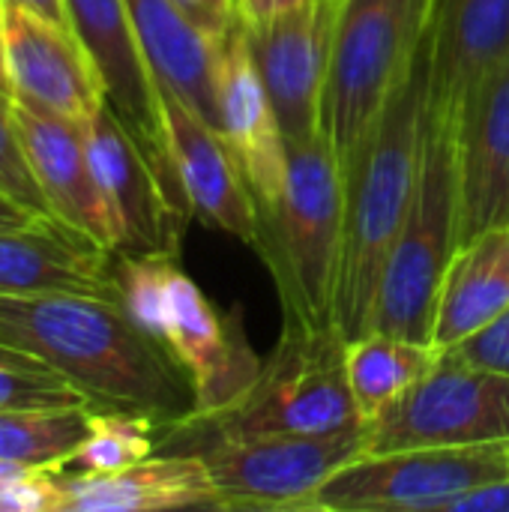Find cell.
<instances>
[{"label": "cell", "mask_w": 509, "mask_h": 512, "mask_svg": "<svg viewBox=\"0 0 509 512\" xmlns=\"http://www.w3.org/2000/svg\"><path fill=\"white\" fill-rule=\"evenodd\" d=\"M444 354H453L465 363L509 375V309H504L495 321H489L483 330H477L474 336H468L465 342H459L453 351H444Z\"/></svg>", "instance_id": "30"}, {"label": "cell", "mask_w": 509, "mask_h": 512, "mask_svg": "<svg viewBox=\"0 0 509 512\" xmlns=\"http://www.w3.org/2000/svg\"><path fill=\"white\" fill-rule=\"evenodd\" d=\"M348 339L336 324L309 327L285 321L279 345L255 384L225 411L159 432V453H186L213 438L333 435L366 429L345 372Z\"/></svg>", "instance_id": "3"}, {"label": "cell", "mask_w": 509, "mask_h": 512, "mask_svg": "<svg viewBox=\"0 0 509 512\" xmlns=\"http://www.w3.org/2000/svg\"><path fill=\"white\" fill-rule=\"evenodd\" d=\"M447 512H509V477L468 489L447 507Z\"/></svg>", "instance_id": "32"}, {"label": "cell", "mask_w": 509, "mask_h": 512, "mask_svg": "<svg viewBox=\"0 0 509 512\" xmlns=\"http://www.w3.org/2000/svg\"><path fill=\"white\" fill-rule=\"evenodd\" d=\"M42 213H33L15 201H9L6 195H0V231H12V228H24L30 225L33 219H39Z\"/></svg>", "instance_id": "34"}, {"label": "cell", "mask_w": 509, "mask_h": 512, "mask_svg": "<svg viewBox=\"0 0 509 512\" xmlns=\"http://www.w3.org/2000/svg\"><path fill=\"white\" fill-rule=\"evenodd\" d=\"M0 195H6L9 201L51 216L48 201L33 177L21 132H18V120H15V99L9 93H0Z\"/></svg>", "instance_id": "28"}, {"label": "cell", "mask_w": 509, "mask_h": 512, "mask_svg": "<svg viewBox=\"0 0 509 512\" xmlns=\"http://www.w3.org/2000/svg\"><path fill=\"white\" fill-rule=\"evenodd\" d=\"M509 309V222L462 243L441 282L432 345L444 354Z\"/></svg>", "instance_id": "23"}, {"label": "cell", "mask_w": 509, "mask_h": 512, "mask_svg": "<svg viewBox=\"0 0 509 512\" xmlns=\"http://www.w3.org/2000/svg\"><path fill=\"white\" fill-rule=\"evenodd\" d=\"M33 468H24V465H12V462H3L0 459V489L6 486V483H12V480H18L21 474H30Z\"/></svg>", "instance_id": "36"}, {"label": "cell", "mask_w": 509, "mask_h": 512, "mask_svg": "<svg viewBox=\"0 0 509 512\" xmlns=\"http://www.w3.org/2000/svg\"><path fill=\"white\" fill-rule=\"evenodd\" d=\"M87 150L114 222L117 255H177L192 213L186 192L105 102L87 123Z\"/></svg>", "instance_id": "11"}, {"label": "cell", "mask_w": 509, "mask_h": 512, "mask_svg": "<svg viewBox=\"0 0 509 512\" xmlns=\"http://www.w3.org/2000/svg\"><path fill=\"white\" fill-rule=\"evenodd\" d=\"M198 453L225 510H309L318 489L366 453V429L333 435L213 438Z\"/></svg>", "instance_id": "9"}, {"label": "cell", "mask_w": 509, "mask_h": 512, "mask_svg": "<svg viewBox=\"0 0 509 512\" xmlns=\"http://www.w3.org/2000/svg\"><path fill=\"white\" fill-rule=\"evenodd\" d=\"M345 231V165L324 132L288 141L279 198L261 210L258 252L270 267L285 321L336 324V279Z\"/></svg>", "instance_id": "4"}, {"label": "cell", "mask_w": 509, "mask_h": 512, "mask_svg": "<svg viewBox=\"0 0 509 512\" xmlns=\"http://www.w3.org/2000/svg\"><path fill=\"white\" fill-rule=\"evenodd\" d=\"M114 279L132 321L189 375L198 402L192 420L225 411L255 384L264 360L249 345L243 321L219 312L177 255H117Z\"/></svg>", "instance_id": "5"}, {"label": "cell", "mask_w": 509, "mask_h": 512, "mask_svg": "<svg viewBox=\"0 0 509 512\" xmlns=\"http://www.w3.org/2000/svg\"><path fill=\"white\" fill-rule=\"evenodd\" d=\"M474 444H509V375L453 354L366 429V453Z\"/></svg>", "instance_id": "10"}, {"label": "cell", "mask_w": 509, "mask_h": 512, "mask_svg": "<svg viewBox=\"0 0 509 512\" xmlns=\"http://www.w3.org/2000/svg\"><path fill=\"white\" fill-rule=\"evenodd\" d=\"M63 3H66L69 30L78 36V42L84 45L102 78L108 105L129 126V132L138 138L147 156L171 180H177L174 159L168 150V135H165L159 84L141 51L126 0H63Z\"/></svg>", "instance_id": "13"}, {"label": "cell", "mask_w": 509, "mask_h": 512, "mask_svg": "<svg viewBox=\"0 0 509 512\" xmlns=\"http://www.w3.org/2000/svg\"><path fill=\"white\" fill-rule=\"evenodd\" d=\"M159 426L144 414L93 408L90 432L81 447L57 468L63 474H117L156 453Z\"/></svg>", "instance_id": "26"}, {"label": "cell", "mask_w": 509, "mask_h": 512, "mask_svg": "<svg viewBox=\"0 0 509 512\" xmlns=\"http://www.w3.org/2000/svg\"><path fill=\"white\" fill-rule=\"evenodd\" d=\"M432 105L429 30L378 120L345 165V231L336 279V327L345 339L369 330L384 261L414 198Z\"/></svg>", "instance_id": "2"}, {"label": "cell", "mask_w": 509, "mask_h": 512, "mask_svg": "<svg viewBox=\"0 0 509 512\" xmlns=\"http://www.w3.org/2000/svg\"><path fill=\"white\" fill-rule=\"evenodd\" d=\"M12 3H18V6H24V9H30V12H39V15H45V18H51V21L69 27L66 3H63V0H12Z\"/></svg>", "instance_id": "35"}, {"label": "cell", "mask_w": 509, "mask_h": 512, "mask_svg": "<svg viewBox=\"0 0 509 512\" xmlns=\"http://www.w3.org/2000/svg\"><path fill=\"white\" fill-rule=\"evenodd\" d=\"M432 0H339L321 132L345 162L411 66Z\"/></svg>", "instance_id": "7"}, {"label": "cell", "mask_w": 509, "mask_h": 512, "mask_svg": "<svg viewBox=\"0 0 509 512\" xmlns=\"http://www.w3.org/2000/svg\"><path fill=\"white\" fill-rule=\"evenodd\" d=\"M509 477V444L363 453L312 498L327 512H447L474 486Z\"/></svg>", "instance_id": "8"}, {"label": "cell", "mask_w": 509, "mask_h": 512, "mask_svg": "<svg viewBox=\"0 0 509 512\" xmlns=\"http://www.w3.org/2000/svg\"><path fill=\"white\" fill-rule=\"evenodd\" d=\"M141 51L156 84L177 93L207 123L219 129L216 114V54L219 42L201 33L174 0H126Z\"/></svg>", "instance_id": "22"}, {"label": "cell", "mask_w": 509, "mask_h": 512, "mask_svg": "<svg viewBox=\"0 0 509 512\" xmlns=\"http://www.w3.org/2000/svg\"><path fill=\"white\" fill-rule=\"evenodd\" d=\"M462 240L456 123L429 105L411 207L384 261L369 330L432 345L441 282ZM366 330V333H369Z\"/></svg>", "instance_id": "6"}, {"label": "cell", "mask_w": 509, "mask_h": 512, "mask_svg": "<svg viewBox=\"0 0 509 512\" xmlns=\"http://www.w3.org/2000/svg\"><path fill=\"white\" fill-rule=\"evenodd\" d=\"M0 339L48 360L99 411L150 417L159 432L195 417V387L120 297H0Z\"/></svg>", "instance_id": "1"}, {"label": "cell", "mask_w": 509, "mask_h": 512, "mask_svg": "<svg viewBox=\"0 0 509 512\" xmlns=\"http://www.w3.org/2000/svg\"><path fill=\"white\" fill-rule=\"evenodd\" d=\"M312 0H237V18L246 30H261L276 18H285L303 9Z\"/></svg>", "instance_id": "33"}, {"label": "cell", "mask_w": 509, "mask_h": 512, "mask_svg": "<svg viewBox=\"0 0 509 512\" xmlns=\"http://www.w3.org/2000/svg\"><path fill=\"white\" fill-rule=\"evenodd\" d=\"M441 360L429 342L369 330L345 345V372L360 423L369 429L387 408L408 396Z\"/></svg>", "instance_id": "24"}, {"label": "cell", "mask_w": 509, "mask_h": 512, "mask_svg": "<svg viewBox=\"0 0 509 512\" xmlns=\"http://www.w3.org/2000/svg\"><path fill=\"white\" fill-rule=\"evenodd\" d=\"M0 93H9V75H6V51H3V30H0ZM12 96V93H9Z\"/></svg>", "instance_id": "37"}, {"label": "cell", "mask_w": 509, "mask_h": 512, "mask_svg": "<svg viewBox=\"0 0 509 512\" xmlns=\"http://www.w3.org/2000/svg\"><path fill=\"white\" fill-rule=\"evenodd\" d=\"M174 6L216 42H222L240 24L237 0H174Z\"/></svg>", "instance_id": "31"}, {"label": "cell", "mask_w": 509, "mask_h": 512, "mask_svg": "<svg viewBox=\"0 0 509 512\" xmlns=\"http://www.w3.org/2000/svg\"><path fill=\"white\" fill-rule=\"evenodd\" d=\"M57 474L60 512L225 510L198 453H153L117 474Z\"/></svg>", "instance_id": "20"}, {"label": "cell", "mask_w": 509, "mask_h": 512, "mask_svg": "<svg viewBox=\"0 0 509 512\" xmlns=\"http://www.w3.org/2000/svg\"><path fill=\"white\" fill-rule=\"evenodd\" d=\"M90 405L66 375L39 354L0 339V411Z\"/></svg>", "instance_id": "27"}, {"label": "cell", "mask_w": 509, "mask_h": 512, "mask_svg": "<svg viewBox=\"0 0 509 512\" xmlns=\"http://www.w3.org/2000/svg\"><path fill=\"white\" fill-rule=\"evenodd\" d=\"M0 512H60L54 471H30L0 489Z\"/></svg>", "instance_id": "29"}, {"label": "cell", "mask_w": 509, "mask_h": 512, "mask_svg": "<svg viewBox=\"0 0 509 512\" xmlns=\"http://www.w3.org/2000/svg\"><path fill=\"white\" fill-rule=\"evenodd\" d=\"M18 132L51 216L114 252V222L99 189L84 123L15 102Z\"/></svg>", "instance_id": "19"}, {"label": "cell", "mask_w": 509, "mask_h": 512, "mask_svg": "<svg viewBox=\"0 0 509 512\" xmlns=\"http://www.w3.org/2000/svg\"><path fill=\"white\" fill-rule=\"evenodd\" d=\"M339 0H312L261 30H246L255 66L288 141L321 132Z\"/></svg>", "instance_id": "14"}, {"label": "cell", "mask_w": 509, "mask_h": 512, "mask_svg": "<svg viewBox=\"0 0 509 512\" xmlns=\"http://www.w3.org/2000/svg\"><path fill=\"white\" fill-rule=\"evenodd\" d=\"M9 93L27 108L87 123L108 99L78 36L39 12L0 0Z\"/></svg>", "instance_id": "12"}, {"label": "cell", "mask_w": 509, "mask_h": 512, "mask_svg": "<svg viewBox=\"0 0 509 512\" xmlns=\"http://www.w3.org/2000/svg\"><path fill=\"white\" fill-rule=\"evenodd\" d=\"M159 96L168 150L192 213L213 228L249 246H258L261 207L234 150L228 147L222 132L195 108H189L177 93L159 87Z\"/></svg>", "instance_id": "15"}, {"label": "cell", "mask_w": 509, "mask_h": 512, "mask_svg": "<svg viewBox=\"0 0 509 512\" xmlns=\"http://www.w3.org/2000/svg\"><path fill=\"white\" fill-rule=\"evenodd\" d=\"M216 114L219 132L234 150L258 207H270L288 171V138L255 66L246 30L237 24L216 54Z\"/></svg>", "instance_id": "16"}, {"label": "cell", "mask_w": 509, "mask_h": 512, "mask_svg": "<svg viewBox=\"0 0 509 512\" xmlns=\"http://www.w3.org/2000/svg\"><path fill=\"white\" fill-rule=\"evenodd\" d=\"M93 405L0 411V459L33 471H57L87 438Z\"/></svg>", "instance_id": "25"}, {"label": "cell", "mask_w": 509, "mask_h": 512, "mask_svg": "<svg viewBox=\"0 0 509 512\" xmlns=\"http://www.w3.org/2000/svg\"><path fill=\"white\" fill-rule=\"evenodd\" d=\"M114 258L117 252L63 219L39 216L24 228L0 231V297H120Z\"/></svg>", "instance_id": "18"}, {"label": "cell", "mask_w": 509, "mask_h": 512, "mask_svg": "<svg viewBox=\"0 0 509 512\" xmlns=\"http://www.w3.org/2000/svg\"><path fill=\"white\" fill-rule=\"evenodd\" d=\"M432 105L456 114L468 90L509 54V0H432Z\"/></svg>", "instance_id": "21"}, {"label": "cell", "mask_w": 509, "mask_h": 512, "mask_svg": "<svg viewBox=\"0 0 509 512\" xmlns=\"http://www.w3.org/2000/svg\"><path fill=\"white\" fill-rule=\"evenodd\" d=\"M462 192V243L509 222V54L453 114Z\"/></svg>", "instance_id": "17"}]
</instances>
